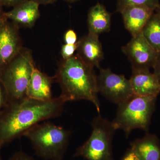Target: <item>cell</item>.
Here are the masks:
<instances>
[{
  "label": "cell",
  "mask_w": 160,
  "mask_h": 160,
  "mask_svg": "<svg viewBox=\"0 0 160 160\" xmlns=\"http://www.w3.org/2000/svg\"><path fill=\"white\" fill-rule=\"evenodd\" d=\"M121 160H140L131 148L127 149Z\"/></svg>",
  "instance_id": "cell-24"
},
{
  "label": "cell",
  "mask_w": 160,
  "mask_h": 160,
  "mask_svg": "<svg viewBox=\"0 0 160 160\" xmlns=\"http://www.w3.org/2000/svg\"><path fill=\"white\" fill-rule=\"evenodd\" d=\"M130 148L140 160H160V140L156 135L147 132L131 142Z\"/></svg>",
  "instance_id": "cell-15"
},
{
  "label": "cell",
  "mask_w": 160,
  "mask_h": 160,
  "mask_svg": "<svg viewBox=\"0 0 160 160\" xmlns=\"http://www.w3.org/2000/svg\"><path fill=\"white\" fill-rule=\"evenodd\" d=\"M2 6L0 5V23L2 22L4 20L6 19L5 16H4V12H3L2 9Z\"/></svg>",
  "instance_id": "cell-27"
},
{
  "label": "cell",
  "mask_w": 160,
  "mask_h": 160,
  "mask_svg": "<svg viewBox=\"0 0 160 160\" xmlns=\"http://www.w3.org/2000/svg\"><path fill=\"white\" fill-rule=\"evenodd\" d=\"M35 68L31 51L23 48L1 70L0 81L6 92L7 105L27 98V88Z\"/></svg>",
  "instance_id": "cell-4"
},
{
  "label": "cell",
  "mask_w": 160,
  "mask_h": 160,
  "mask_svg": "<svg viewBox=\"0 0 160 160\" xmlns=\"http://www.w3.org/2000/svg\"><path fill=\"white\" fill-rule=\"evenodd\" d=\"M157 98L134 95L118 105L115 118L112 122L116 130H123L127 138L134 129L148 132Z\"/></svg>",
  "instance_id": "cell-5"
},
{
  "label": "cell",
  "mask_w": 160,
  "mask_h": 160,
  "mask_svg": "<svg viewBox=\"0 0 160 160\" xmlns=\"http://www.w3.org/2000/svg\"><path fill=\"white\" fill-rule=\"evenodd\" d=\"M18 28L6 19L0 23V72L23 49Z\"/></svg>",
  "instance_id": "cell-9"
},
{
  "label": "cell",
  "mask_w": 160,
  "mask_h": 160,
  "mask_svg": "<svg viewBox=\"0 0 160 160\" xmlns=\"http://www.w3.org/2000/svg\"><path fill=\"white\" fill-rule=\"evenodd\" d=\"M26 0H0V5L6 7H14Z\"/></svg>",
  "instance_id": "cell-23"
},
{
  "label": "cell",
  "mask_w": 160,
  "mask_h": 160,
  "mask_svg": "<svg viewBox=\"0 0 160 160\" xmlns=\"http://www.w3.org/2000/svg\"><path fill=\"white\" fill-rule=\"evenodd\" d=\"M154 12L157 15L160 19V5L155 10Z\"/></svg>",
  "instance_id": "cell-28"
},
{
  "label": "cell",
  "mask_w": 160,
  "mask_h": 160,
  "mask_svg": "<svg viewBox=\"0 0 160 160\" xmlns=\"http://www.w3.org/2000/svg\"><path fill=\"white\" fill-rule=\"evenodd\" d=\"M38 5H47L56 2L57 0H33Z\"/></svg>",
  "instance_id": "cell-26"
},
{
  "label": "cell",
  "mask_w": 160,
  "mask_h": 160,
  "mask_svg": "<svg viewBox=\"0 0 160 160\" xmlns=\"http://www.w3.org/2000/svg\"><path fill=\"white\" fill-rule=\"evenodd\" d=\"M97 80L98 92L118 106L134 95L129 80L110 69L101 68Z\"/></svg>",
  "instance_id": "cell-7"
},
{
  "label": "cell",
  "mask_w": 160,
  "mask_h": 160,
  "mask_svg": "<svg viewBox=\"0 0 160 160\" xmlns=\"http://www.w3.org/2000/svg\"><path fill=\"white\" fill-rule=\"evenodd\" d=\"M152 68L154 70L153 73L156 77L160 85V53H158L157 60Z\"/></svg>",
  "instance_id": "cell-25"
},
{
  "label": "cell",
  "mask_w": 160,
  "mask_h": 160,
  "mask_svg": "<svg viewBox=\"0 0 160 160\" xmlns=\"http://www.w3.org/2000/svg\"><path fill=\"white\" fill-rule=\"evenodd\" d=\"M111 14L105 6L99 3L92 7L88 14L89 32L99 35L108 32L111 26Z\"/></svg>",
  "instance_id": "cell-16"
},
{
  "label": "cell",
  "mask_w": 160,
  "mask_h": 160,
  "mask_svg": "<svg viewBox=\"0 0 160 160\" xmlns=\"http://www.w3.org/2000/svg\"><path fill=\"white\" fill-rule=\"evenodd\" d=\"M64 41L65 44H74L78 42L76 33L72 29H69L65 33Z\"/></svg>",
  "instance_id": "cell-20"
},
{
  "label": "cell",
  "mask_w": 160,
  "mask_h": 160,
  "mask_svg": "<svg viewBox=\"0 0 160 160\" xmlns=\"http://www.w3.org/2000/svg\"><path fill=\"white\" fill-rule=\"evenodd\" d=\"M154 12V10L149 7L134 5L125 7L120 12L122 17L125 28L132 36H134L142 32Z\"/></svg>",
  "instance_id": "cell-13"
},
{
  "label": "cell",
  "mask_w": 160,
  "mask_h": 160,
  "mask_svg": "<svg viewBox=\"0 0 160 160\" xmlns=\"http://www.w3.org/2000/svg\"><path fill=\"white\" fill-rule=\"evenodd\" d=\"M39 5L33 0H26L4 13L6 19L18 27L31 28L40 17Z\"/></svg>",
  "instance_id": "cell-10"
},
{
  "label": "cell",
  "mask_w": 160,
  "mask_h": 160,
  "mask_svg": "<svg viewBox=\"0 0 160 160\" xmlns=\"http://www.w3.org/2000/svg\"><path fill=\"white\" fill-rule=\"evenodd\" d=\"M0 160H2V158H1V156H0Z\"/></svg>",
  "instance_id": "cell-30"
},
{
  "label": "cell",
  "mask_w": 160,
  "mask_h": 160,
  "mask_svg": "<svg viewBox=\"0 0 160 160\" xmlns=\"http://www.w3.org/2000/svg\"><path fill=\"white\" fill-rule=\"evenodd\" d=\"M91 126L90 137L78 148L73 156L86 160H113L112 141L117 130L112 122L99 114L92 120Z\"/></svg>",
  "instance_id": "cell-6"
},
{
  "label": "cell",
  "mask_w": 160,
  "mask_h": 160,
  "mask_svg": "<svg viewBox=\"0 0 160 160\" xmlns=\"http://www.w3.org/2000/svg\"><path fill=\"white\" fill-rule=\"evenodd\" d=\"M66 102L60 95L49 101L26 98L7 104L0 113V149L40 122L60 117Z\"/></svg>",
  "instance_id": "cell-1"
},
{
  "label": "cell",
  "mask_w": 160,
  "mask_h": 160,
  "mask_svg": "<svg viewBox=\"0 0 160 160\" xmlns=\"http://www.w3.org/2000/svg\"><path fill=\"white\" fill-rule=\"evenodd\" d=\"M129 80L134 95L158 97L160 93L159 83L149 69L132 70Z\"/></svg>",
  "instance_id": "cell-11"
},
{
  "label": "cell",
  "mask_w": 160,
  "mask_h": 160,
  "mask_svg": "<svg viewBox=\"0 0 160 160\" xmlns=\"http://www.w3.org/2000/svg\"><path fill=\"white\" fill-rule=\"evenodd\" d=\"M65 1H67V2H77L78 0H65Z\"/></svg>",
  "instance_id": "cell-29"
},
{
  "label": "cell",
  "mask_w": 160,
  "mask_h": 160,
  "mask_svg": "<svg viewBox=\"0 0 160 160\" xmlns=\"http://www.w3.org/2000/svg\"><path fill=\"white\" fill-rule=\"evenodd\" d=\"M54 79L35 67L27 88V97L42 101L52 99L51 87Z\"/></svg>",
  "instance_id": "cell-14"
},
{
  "label": "cell",
  "mask_w": 160,
  "mask_h": 160,
  "mask_svg": "<svg viewBox=\"0 0 160 160\" xmlns=\"http://www.w3.org/2000/svg\"><path fill=\"white\" fill-rule=\"evenodd\" d=\"M122 51L131 62L132 70L153 68L158 55L142 32L132 36L129 42L122 48Z\"/></svg>",
  "instance_id": "cell-8"
},
{
  "label": "cell",
  "mask_w": 160,
  "mask_h": 160,
  "mask_svg": "<svg viewBox=\"0 0 160 160\" xmlns=\"http://www.w3.org/2000/svg\"><path fill=\"white\" fill-rule=\"evenodd\" d=\"M9 160H35L28 154L22 152H19L13 154Z\"/></svg>",
  "instance_id": "cell-22"
},
{
  "label": "cell",
  "mask_w": 160,
  "mask_h": 160,
  "mask_svg": "<svg viewBox=\"0 0 160 160\" xmlns=\"http://www.w3.org/2000/svg\"><path fill=\"white\" fill-rule=\"evenodd\" d=\"M71 131L49 122L37 124L23 136L29 139L38 156L46 160H63Z\"/></svg>",
  "instance_id": "cell-3"
},
{
  "label": "cell",
  "mask_w": 160,
  "mask_h": 160,
  "mask_svg": "<svg viewBox=\"0 0 160 160\" xmlns=\"http://www.w3.org/2000/svg\"><path fill=\"white\" fill-rule=\"evenodd\" d=\"M54 78L61 89L60 96L66 102L89 101L99 113L101 106L98 98L97 75L93 67L74 55L60 62Z\"/></svg>",
  "instance_id": "cell-2"
},
{
  "label": "cell",
  "mask_w": 160,
  "mask_h": 160,
  "mask_svg": "<svg viewBox=\"0 0 160 160\" xmlns=\"http://www.w3.org/2000/svg\"><path fill=\"white\" fill-rule=\"evenodd\" d=\"M78 43V56L89 66L99 68L100 63L104 58V52L99 36L88 32Z\"/></svg>",
  "instance_id": "cell-12"
},
{
  "label": "cell",
  "mask_w": 160,
  "mask_h": 160,
  "mask_svg": "<svg viewBox=\"0 0 160 160\" xmlns=\"http://www.w3.org/2000/svg\"><path fill=\"white\" fill-rule=\"evenodd\" d=\"M142 33L152 47L160 53V19L155 12L143 28Z\"/></svg>",
  "instance_id": "cell-17"
},
{
  "label": "cell",
  "mask_w": 160,
  "mask_h": 160,
  "mask_svg": "<svg viewBox=\"0 0 160 160\" xmlns=\"http://www.w3.org/2000/svg\"><path fill=\"white\" fill-rule=\"evenodd\" d=\"M143 6L149 7L152 10L159 6V0H117L116 11L120 12L122 9L130 6Z\"/></svg>",
  "instance_id": "cell-18"
},
{
  "label": "cell",
  "mask_w": 160,
  "mask_h": 160,
  "mask_svg": "<svg viewBox=\"0 0 160 160\" xmlns=\"http://www.w3.org/2000/svg\"><path fill=\"white\" fill-rule=\"evenodd\" d=\"M78 43L74 44H65L61 48V55L63 60L69 59L74 55V52L77 50Z\"/></svg>",
  "instance_id": "cell-19"
},
{
  "label": "cell",
  "mask_w": 160,
  "mask_h": 160,
  "mask_svg": "<svg viewBox=\"0 0 160 160\" xmlns=\"http://www.w3.org/2000/svg\"><path fill=\"white\" fill-rule=\"evenodd\" d=\"M7 104L6 92L2 84L0 81V113Z\"/></svg>",
  "instance_id": "cell-21"
}]
</instances>
